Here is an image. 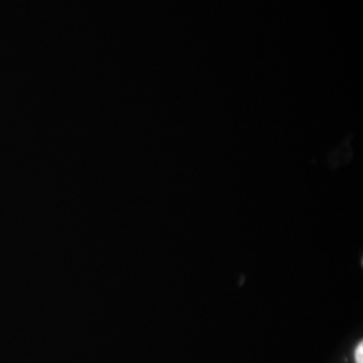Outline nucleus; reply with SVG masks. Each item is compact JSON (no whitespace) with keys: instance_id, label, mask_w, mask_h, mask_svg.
Listing matches in <instances>:
<instances>
[{"instance_id":"nucleus-1","label":"nucleus","mask_w":363,"mask_h":363,"mask_svg":"<svg viewBox=\"0 0 363 363\" xmlns=\"http://www.w3.org/2000/svg\"><path fill=\"white\" fill-rule=\"evenodd\" d=\"M355 363H363V345L359 343L355 350Z\"/></svg>"}]
</instances>
